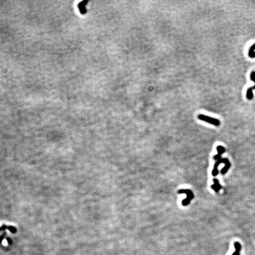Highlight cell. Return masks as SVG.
Returning <instances> with one entry per match:
<instances>
[{
	"mask_svg": "<svg viewBox=\"0 0 255 255\" xmlns=\"http://www.w3.org/2000/svg\"><path fill=\"white\" fill-rule=\"evenodd\" d=\"M7 229H9L10 231L13 233H16V232H17V229H16V228L13 226H8Z\"/></svg>",
	"mask_w": 255,
	"mask_h": 255,
	"instance_id": "9c48e42d",
	"label": "cell"
},
{
	"mask_svg": "<svg viewBox=\"0 0 255 255\" xmlns=\"http://www.w3.org/2000/svg\"><path fill=\"white\" fill-rule=\"evenodd\" d=\"M234 247L236 251L239 252H240V250L242 249V246L239 242H235L234 243Z\"/></svg>",
	"mask_w": 255,
	"mask_h": 255,
	"instance_id": "ba28073f",
	"label": "cell"
},
{
	"mask_svg": "<svg viewBox=\"0 0 255 255\" xmlns=\"http://www.w3.org/2000/svg\"><path fill=\"white\" fill-rule=\"evenodd\" d=\"M250 79L255 83V71H253L250 73ZM253 89H255V86H254L253 87H249L248 89V90H247L246 97L249 100H252L253 97Z\"/></svg>",
	"mask_w": 255,
	"mask_h": 255,
	"instance_id": "3957f363",
	"label": "cell"
},
{
	"mask_svg": "<svg viewBox=\"0 0 255 255\" xmlns=\"http://www.w3.org/2000/svg\"><path fill=\"white\" fill-rule=\"evenodd\" d=\"M7 241H8V243H9V244H11V243H12V242H11V240L10 239V238H7Z\"/></svg>",
	"mask_w": 255,
	"mask_h": 255,
	"instance_id": "4fadbf2b",
	"label": "cell"
},
{
	"mask_svg": "<svg viewBox=\"0 0 255 255\" xmlns=\"http://www.w3.org/2000/svg\"><path fill=\"white\" fill-rule=\"evenodd\" d=\"M178 193L179 194H185L187 195V198L185 200L182 201V205L183 206H187L190 203L191 200H193L194 197V194L191 190L189 189H181Z\"/></svg>",
	"mask_w": 255,
	"mask_h": 255,
	"instance_id": "6da1fadb",
	"label": "cell"
},
{
	"mask_svg": "<svg viewBox=\"0 0 255 255\" xmlns=\"http://www.w3.org/2000/svg\"><path fill=\"white\" fill-rule=\"evenodd\" d=\"M4 236H5V234H2L1 236H0V243H1L2 241L3 240L4 238Z\"/></svg>",
	"mask_w": 255,
	"mask_h": 255,
	"instance_id": "8fae6325",
	"label": "cell"
},
{
	"mask_svg": "<svg viewBox=\"0 0 255 255\" xmlns=\"http://www.w3.org/2000/svg\"><path fill=\"white\" fill-rule=\"evenodd\" d=\"M255 43L254 44H253L250 48L249 50V56L250 57V58H255Z\"/></svg>",
	"mask_w": 255,
	"mask_h": 255,
	"instance_id": "52a82bcc",
	"label": "cell"
},
{
	"mask_svg": "<svg viewBox=\"0 0 255 255\" xmlns=\"http://www.w3.org/2000/svg\"><path fill=\"white\" fill-rule=\"evenodd\" d=\"M213 182H214V184H212L211 185V188L216 193H219V191H220V189L222 188V186L220 184L219 181L217 178H214L213 179Z\"/></svg>",
	"mask_w": 255,
	"mask_h": 255,
	"instance_id": "5b68a950",
	"label": "cell"
},
{
	"mask_svg": "<svg viewBox=\"0 0 255 255\" xmlns=\"http://www.w3.org/2000/svg\"><path fill=\"white\" fill-rule=\"evenodd\" d=\"M216 149H217L218 154L214 156L213 159L215 160H216V161H217L220 160V159H221V155H222L223 153H225V152L226 151V149H225V148L224 146H221V145L217 146V148H216Z\"/></svg>",
	"mask_w": 255,
	"mask_h": 255,
	"instance_id": "277c9868",
	"label": "cell"
},
{
	"mask_svg": "<svg viewBox=\"0 0 255 255\" xmlns=\"http://www.w3.org/2000/svg\"><path fill=\"white\" fill-rule=\"evenodd\" d=\"M232 255H240V252H237V251H235Z\"/></svg>",
	"mask_w": 255,
	"mask_h": 255,
	"instance_id": "7c38bea8",
	"label": "cell"
},
{
	"mask_svg": "<svg viewBox=\"0 0 255 255\" xmlns=\"http://www.w3.org/2000/svg\"><path fill=\"white\" fill-rule=\"evenodd\" d=\"M87 3H88V1H81L79 3L78 8H79V11L81 14H85L86 13L87 10L86 9V4H87Z\"/></svg>",
	"mask_w": 255,
	"mask_h": 255,
	"instance_id": "8992f818",
	"label": "cell"
},
{
	"mask_svg": "<svg viewBox=\"0 0 255 255\" xmlns=\"http://www.w3.org/2000/svg\"><path fill=\"white\" fill-rule=\"evenodd\" d=\"M6 229H7V227L5 225H3L2 227H0V232L2 231V230H5Z\"/></svg>",
	"mask_w": 255,
	"mask_h": 255,
	"instance_id": "30bf717a",
	"label": "cell"
},
{
	"mask_svg": "<svg viewBox=\"0 0 255 255\" xmlns=\"http://www.w3.org/2000/svg\"><path fill=\"white\" fill-rule=\"evenodd\" d=\"M198 119L199 120L210 123V124L215 125L216 127H219L220 125V121L219 119L209 116H206V115H204L203 114H200L198 115Z\"/></svg>",
	"mask_w": 255,
	"mask_h": 255,
	"instance_id": "7a4b0ae2",
	"label": "cell"
}]
</instances>
